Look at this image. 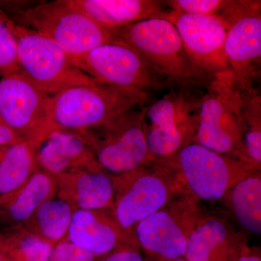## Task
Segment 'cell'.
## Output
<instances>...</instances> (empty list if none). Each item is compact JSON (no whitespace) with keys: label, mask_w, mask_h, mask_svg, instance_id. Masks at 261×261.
Masks as SVG:
<instances>
[{"label":"cell","mask_w":261,"mask_h":261,"mask_svg":"<svg viewBox=\"0 0 261 261\" xmlns=\"http://www.w3.org/2000/svg\"><path fill=\"white\" fill-rule=\"evenodd\" d=\"M194 89H173L147 107L146 142L149 154L160 164H169L182 149L193 143L202 96L194 94Z\"/></svg>","instance_id":"obj_6"},{"label":"cell","mask_w":261,"mask_h":261,"mask_svg":"<svg viewBox=\"0 0 261 261\" xmlns=\"http://www.w3.org/2000/svg\"><path fill=\"white\" fill-rule=\"evenodd\" d=\"M99 259L65 239L53 247L48 261H97Z\"/></svg>","instance_id":"obj_28"},{"label":"cell","mask_w":261,"mask_h":261,"mask_svg":"<svg viewBox=\"0 0 261 261\" xmlns=\"http://www.w3.org/2000/svg\"><path fill=\"white\" fill-rule=\"evenodd\" d=\"M51 102L20 72L0 80V118L23 140L41 144L50 135Z\"/></svg>","instance_id":"obj_12"},{"label":"cell","mask_w":261,"mask_h":261,"mask_svg":"<svg viewBox=\"0 0 261 261\" xmlns=\"http://www.w3.org/2000/svg\"><path fill=\"white\" fill-rule=\"evenodd\" d=\"M24 141L0 118V147L8 146Z\"/></svg>","instance_id":"obj_30"},{"label":"cell","mask_w":261,"mask_h":261,"mask_svg":"<svg viewBox=\"0 0 261 261\" xmlns=\"http://www.w3.org/2000/svg\"><path fill=\"white\" fill-rule=\"evenodd\" d=\"M37 162L40 169L55 176L75 171H103L85 142L75 132L67 130L53 132L43 141Z\"/></svg>","instance_id":"obj_19"},{"label":"cell","mask_w":261,"mask_h":261,"mask_svg":"<svg viewBox=\"0 0 261 261\" xmlns=\"http://www.w3.org/2000/svg\"><path fill=\"white\" fill-rule=\"evenodd\" d=\"M238 261H261L260 250L249 247Z\"/></svg>","instance_id":"obj_31"},{"label":"cell","mask_w":261,"mask_h":261,"mask_svg":"<svg viewBox=\"0 0 261 261\" xmlns=\"http://www.w3.org/2000/svg\"><path fill=\"white\" fill-rule=\"evenodd\" d=\"M66 240L98 258L123 249L139 248L123 236L111 210L74 211Z\"/></svg>","instance_id":"obj_15"},{"label":"cell","mask_w":261,"mask_h":261,"mask_svg":"<svg viewBox=\"0 0 261 261\" xmlns=\"http://www.w3.org/2000/svg\"><path fill=\"white\" fill-rule=\"evenodd\" d=\"M57 198L73 211L111 210L114 176L104 171H75L56 176Z\"/></svg>","instance_id":"obj_18"},{"label":"cell","mask_w":261,"mask_h":261,"mask_svg":"<svg viewBox=\"0 0 261 261\" xmlns=\"http://www.w3.org/2000/svg\"><path fill=\"white\" fill-rule=\"evenodd\" d=\"M224 199L245 231L260 235V173L239 182L224 196Z\"/></svg>","instance_id":"obj_23"},{"label":"cell","mask_w":261,"mask_h":261,"mask_svg":"<svg viewBox=\"0 0 261 261\" xmlns=\"http://www.w3.org/2000/svg\"><path fill=\"white\" fill-rule=\"evenodd\" d=\"M205 89V93L201 96L198 126L193 143L253 163L244 145L241 92L232 73L215 77Z\"/></svg>","instance_id":"obj_4"},{"label":"cell","mask_w":261,"mask_h":261,"mask_svg":"<svg viewBox=\"0 0 261 261\" xmlns=\"http://www.w3.org/2000/svg\"><path fill=\"white\" fill-rule=\"evenodd\" d=\"M146 111L147 107L139 105L101 126L75 132L89 146L103 171L113 176L130 172L154 162L146 142Z\"/></svg>","instance_id":"obj_5"},{"label":"cell","mask_w":261,"mask_h":261,"mask_svg":"<svg viewBox=\"0 0 261 261\" xmlns=\"http://www.w3.org/2000/svg\"><path fill=\"white\" fill-rule=\"evenodd\" d=\"M135 237L140 248L152 261L181 258L186 252V231L168 205L141 221Z\"/></svg>","instance_id":"obj_16"},{"label":"cell","mask_w":261,"mask_h":261,"mask_svg":"<svg viewBox=\"0 0 261 261\" xmlns=\"http://www.w3.org/2000/svg\"><path fill=\"white\" fill-rule=\"evenodd\" d=\"M164 19L176 29L187 54L209 76L231 73L224 53L228 25L219 15H197L170 10Z\"/></svg>","instance_id":"obj_13"},{"label":"cell","mask_w":261,"mask_h":261,"mask_svg":"<svg viewBox=\"0 0 261 261\" xmlns=\"http://www.w3.org/2000/svg\"><path fill=\"white\" fill-rule=\"evenodd\" d=\"M149 95L135 89L97 82L51 95L50 134L96 128L127 110L145 105Z\"/></svg>","instance_id":"obj_3"},{"label":"cell","mask_w":261,"mask_h":261,"mask_svg":"<svg viewBox=\"0 0 261 261\" xmlns=\"http://www.w3.org/2000/svg\"><path fill=\"white\" fill-rule=\"evenodd\" d=\"M20 72L16 38L9 25V19L0 13V77Z\"/></svg>","instance_id":"obj_26"},{"label":"cell","mask_w":261,"mask_h":261,"mask_svg":"<svg viewBox=\"0 0 261 261\" xmlns=\"http://www.w3.org/2000/svg\"><path fill=\"white\" fill-rule=\"evenodd\" d=\"M73 212L64 201L51 199L34 212L23 228L54 247L66 239Z\"/></svg>","instance_id":"obj_22"},{"label":"cell","mask_w":261,"mask_h":261,"mask_svg":"<svg viewBox=\"0 0 261 261\" xmlns=\"http://www.w3.org/2000/svg\"><path fill=\"white\" fill-rule=\"evenodd\" d=\"M16 38L20 72L49 95L97 80L75 67L69 56L49 38L9 20Z\"/></svg>","instance_id":"obj_7"},{"label":"cell","mask_w":261,"mask_h":261,"mask_svg":"<svg viewBox=\"0 0 261 261\" xmlns=\"http://www.w3.org/2000/svg\"><path fill=\"white\" fill-rule=\"evenodd\" d=\"M39 145L37 142L24 140L0 147V197L18 190L39 169Z\"/></svg>","instance_id":"obj_21"},{"label":"cell","mask_w":261,"mask_h":261,"mask_svg":"<svg viewBox=\"0 0 261 261\" xmlns=\"http://www.w3.org/2000/svg\"><path fill=\"white\" fill-rule=\"evenodd\" d=\"M247 246V237L228 220L204 214L187 236L189 261H238Z\"/></svg>","instance_id":"obj_14"},{"label":"cell","mask_w":261,"mask_h":261,"mask_svg":"<svg viewBox=\"0 0 261 261\" xmlns=\"http://www.w3.org/2000/svg\"><path fill=\"white\" fill-rule=\"evenodd\" d=\"M241 123L247 156L257 167L261 166V96L254 85H240Z\"/></svg>","instance_id":"obj_24"},{"label":"cell","mask_w":261,"mask_h":261,"mask_svg":"<svg viewBox=\"0 0 261 261\" xmlns=\"http://www.w3.org/2000/svg\"><path fill=\"white\" fill-rule=\"evenodd\" d=\"M163 261H189L186 260L185 257H181V258L174 259V260H163Z\"/></svg>","instance_id":"obj_33"},{"label":"cell","mask_w":261,"mask_h":261,"mask_svg":"<svg viewBox=\"0 0 261 261\" xmlns=\"http://www.w3.org/2000/svg\"><path fill=\"white\" fill-rule=\"evenodd\" d=\"M167 167L173 168L196 199L218 200L242 180L260 173V168L192 143Z\"/></svg>","instance_id":"obj_9"},{"label":"cell","mask_w":261,"mask_h":261,"mask_svg":"<svg viewBox=\"0 0 261 261\" xmlns=\"http://www.w3.org/2000/svg\"><path fill=\"white\" fill-rule=\"evenodd\" d=\"M20 25L43 34L75 59L116 38L65 0L40 3L22 11Z\"/></svg>","instance_id":"obj_8"},{"label":"cell","mask_w":261,"mask_h":261,"mask_svg":"<svg viewBox=\"0 0 261 261\" xmlns=\"http://www.w3.org/2000/svg\"><path fill=\"white\" fill-rule=\"evenodd\" d=\"M218 15L228 25L224 53L233 79L254 85L260 68L261 2L226 0Z\"/></svg>","instance_id":"obj_11"},{"label":"cell","mask_w":261,"mask_h":261,"mask_svg":"<svg viewBox=\"0 0 261 261\" xmlns=\"http://www.w3.org/2000/svg\"><path fill=\"white\" fill-rule=\"evenodd\" d=\"M97 261H152L144 258L141 255L140 248L130 247L113 252L111 255L102 257Z\"/></svg>","instance_id":"obj_29"},{"label":"cell","mask_w":261,"mask_h":261,"mask_svg":"<svg viewBox=\"0 0 261 261\" xmlns=\"http://www.w3.org/2000/svg\"><path fill=\"white\" fill-rule=\"evenodd\" d=\"M170 10L189 15H218L226 0H169L164 1Z\"/></svg>","instance_id":"obj_27"},{"label":"cell","mask_w":261,"mask_h":261,"mask_svg":"<svg viewBox=\"0 0 261 261\" xmlns=\"http://www.w3.org/2000/svg\"><path fill=\"white\" fill-rule=\"evenodd\" d=\"M53 247L23 227L0 238V250L12 261H48Z\"/></svg>","instance_id":"obj_25"},{"label":"cell","mask_w":261,"mask_h":261,"mask_svg":"<svg viewBox=\"0 0 261 261\" xmlns=\"http://www.w3.org/2000/svg\"><path fill=\"white\" fill-rule=\"evenodd\" d=\"M0 261H12L3 250H0Z\"/></svg>","instance_id":"obj_32"},{"label":"cell","mask_w":261,"mask_h":261,"mask_svg":"<svg viewBox=\"0 0 261 261\" xmlns=\"http://www.w3.org/2000/svg\"><path fill=\"white\" fill-rule=\"evenodd\" d=\"M57 187L56 176L39 168L18 190L0 197V221L10 230L23 227L43 203L56 197Z\"/></svg>","instance_id":"obj_20"},{"label":"cell","mask_w":261,"mask_h":261,"mask_svg":"<svg viewBox=\"0 0 261 261\" xmlns=\"http://www.w3.org/2000/svg\"><path fill=\"white\" fill-rule=\"evenodd\" d=\"M84 73L99 82L148 94L173 89L140 53L117 39L71 61Z\"/></svg>","instance_id":"obj_10"},{"label":"cell","mask_w":261,"mask_h":261,"mask_svg":"<svg viewBox=\"0 0 261 261\" xmlns=\"http://www.w3.org/2000/svg\"><path fill=\"white\" fill-rule=\"evenodd\" d=\"M112 33L140 53L173 89L205 87L214 79L194 63L177 30L166 19L142 20Z\"/></svg>","instance_id":"obj_1"},{"label":"cell","mask_w":261,"mask_h":261,"mask_svg":"<svg viewBox=\"0 0 261 261\" xmlns=\"http://www.w3.org/2000/svg\"><path fill=\"white\" fill-rule=\"evenodd\" d=\"M181 184L174 170L156 162L114 176L111 214L128 243L140 248L136 226L183 192Z\"/></svg>","instance_id":"obj_2"},{"label":"cell","mask_w":261,"mask_h":261,"mask_svg":"<svg viewBox=\"0 0 261 261\" xmlns=\"http://www.w3.org/2000/svg\"><path fill=\"white\" fill-rule=\"evenodd\" d=\"M98 25L112 33L129 24L164 18L170 12L164 1L155 0H65ZM113 34V33H112Z\"/></svg>","instance_id":"obj_17"}]
</instances>
